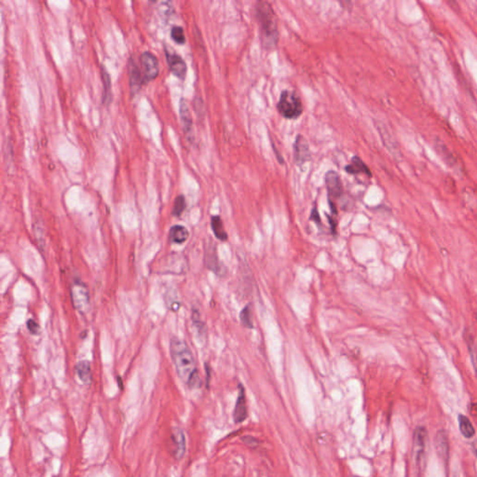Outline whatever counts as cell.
I'll use <instances>...</instances> for the list:
<instances>
[{
    "label": "cell",
    "instance_id": "6da1fadb",
    "mask_svg": "<svg viewBox=\"0 0 477 477\" xmlns=\"http://www.w3.org/2000/svg\"><path fill=\"white\" fill-rule=\"evenodd\" d=\"M171 357L178 377L190 389L198 388L201 382L192 352L186 342L177 337L171 340Z\"/></svg>",
    "mask_w": 477,
    "mask_h": 477
},
{
    "label": "cell",
    "instance_id": "7a4b0ae2",
    "mask_svg": "<svg viewBox=\"0 0 477 477\" xmlns=\"http://www.w3.org/2000/svg\"><path fill=\"white\" fill-rule=\"evenodd\" d=\"M256 18L260 26L261 41L263 46L271 50L278 43L279 31L271 6L267 2H258L255 6Z\"/></svg>",
    "mask_w": 477,
    "mask_h": 477
},
{
    "label": "cell",
    "instance_id": "3957f363",
    "mask_svg": "<svg viewBox=\"0 0 477 477\" xmlns=\"http://www.w3.org/2000/svg\"><path fill=\"white\" fill-rule=\"evenodd\" d=\"M277 109L284 118L296 119L301 116L303 106L298 93L295 91L285 90L281 93Z\"/></svg>",
    "mask_w": 477,
    "mask_h": 477
},
{
    "label": "cell",
    "instance_id": "277c9868",
    "mask_svg": "<svg viewBox=\"0 0 477 477\" xmlns=\"http://www.w3.org/2000/svg\"><path fill=\"white\" fill-rule=\"evenodd\" d=\"M428 433L424 427L416 429L413 438V457L418 471H422L426 461Z\"/></svg>",
    "mask_w": 477,
    "mask_h": 477
},
{
    "label": "cell",
    "instance_id": "5b68a950",
    "mask_svg": "<svg viewBox=\"0 0 477 477\" xmlns=\"http://www.w3.org/2000/svg\"><path fill=\"white\" fill-rule=\"evenodd\" d=\"M71 298L76 310L86 313L90 309V293L86 285L80 281H75L71 286Z\"/></svg>",
    "mask_w": 477,
    "mask_h": 477
},
{
    "label": "cell",
    "instance_id": "8992f818",
    "mask_svg": "<svg viewBox=\"0 0 477 477\" xmlns=\"http://www.w3.org/2000/svg\"><path fill=\"white\" fill-rule=\"evenodd\" d=\"M144 82L155 80L159 75V61L152 52L145 51L140 57Z\"/></svg>",
    "mask_w": 477,
    "mask_h": 477
},
{
    "label": "cell",
    "instance_id": "52a82bcc",
    "mask_svg": "<svg viewBox=\"0 0 477 477\" xmlns=\"http://www.w3.org/2000/svg\"><path fill=\"white\" fill-rule=\"evenodd\" d=\"M171 450L176 459H182L186 453V437L182 429L174 427L171 431Z\"/></svg>",
    "mask_w": 477,
    "mask_h": 477
},
{
    "label": "cell",
    "instance_id": "ba28073f",
    "mask_svg": "<svg viewBox=\"0 0 477 477\" xmlns=\"http://www.w3.org/2000/svg\"><path fill=\"white\" fill-rule=\"evenodd\" d=\"M325 185L328 191L329 205H335L334 200L340 198L343 193L339 175L335 171H329L325 174Z\"/></svg>",
    "mask_w": 477,
    "mask_h": 477
},
{
    "label": "cell",
    "instance_id": "9c48e42d",
    "mask_svg": "<svg viewBox=\"0 0 477 477\" xmlns=\"http://www.w3.org/2000/svg\"><path fill=\"white\" fill-rule=\"evenodd\" d=\"M165 54L172 73L181 80H184L186 75V64L185 61L181 58V56L176 54L173 50L171 51L168 50L167 48L165 49Z\"/></svg>",
    "mask_w": 477,
    "mask_h": 477
},
{
    "label": "cell",
    "instance_id": "30bf717a",
    "mask_svg": "<svg viewBox=\"0 0 477 477\" xmlns=\"http://www.w3.org/2000/svg\"><path fill=\"white\" fill-rule=\"evenodd\" d=\"M295 161L298 165H302L310 160V151L309 145L302 135H298L294 145Z\"/></svg>",
    "mask_w": 477,
    "mask_h": 477
},
{
    "label": "cell",
    "instance_id": "8fae6325",
    "mask_svg": "<svg viewBox=\"0 0 477 477\" xmlns=\"http://www.w3.org/2000/svg\"><path fill=\"white\" fill-rule=\"evenodd\" d=\"M128 73H129V81H130V93L133 95L140 91L144 82L142 71L137 66V62L133 61V59H130L128 63Z\"/></svg>",
    "mask_w": 477,
    "mask_h": 477
},
{
    "label": "cell",
    "instance_id": "7c38bea8",
    "mask_svg": "<svg viewBox=\"0 0 477 477\" xmlns=\"http://www.w3.org/2000/svg\"><path fill=\"white\" fill-rule=\"evenodd\" d=\"M434 146H435V149H436L437 153L441 156V158L444 160V161L449 167L453 169L454 171H456L457 173L462 171V168H461V165L459 164V161L455 158V156L453 155L452 152L446 148V146L444 143L440 141V140H438V141H435Z\"/></svg>",
    "mask_w": 477,
    "mask_h": 477
},
{
    "label": "cell",
    "instance_id": "4fadbf2b",
    "mask_svg": "<svg viewBox=\"0 0 477 477\" xmlns=\"http://www.w3.org/2000/svg\"><path fill=\"white\" fill-rule=\"evenodd\" d=\"M233 417H234V422L236 423L244 422L245 419L247 418V404H246L245 390L242 385H240V388H239V395L237 398Z\"/></svg>",
    "mask_w": 477,
    "mask_h": 477
},
{
    "label": "cell",
    "instance_id": "5bb4252c",
    "mask_svg": "<svg viewBox=\"0 0 477 477\" xmlns=\"http://www.w3.org/2000/svg\"><path fill=\"white\" fill-rule=\"evenodd\" d=\"M435 448L440 459L446 463L449 457V445L447 440V434L446 431H438L435 436Z\"/></svg>",
    "mask_w": 477,
    "mask_h": 477
},
{
    "label": "cell",
    "instance_id": "9a60e30c",
    "mask_svg": "<svg viewBox=\"0 0 477 477\" xmlns=\"http://www.w3.org/2000/svg\"><path fill=\"white\" fill-rule=\"evenodd\" d=\"M205 259H206V266L209 269H211L212 271H214L219 276H222L223 274H225V267L222 266L221 262L218 259L217 250L214 245L206 250Z\"/></svg>",
    "mask_w": 477,
    "mask_h": 477
},
{
    "label": "cell",
    "instance_id": "2e32d148",
    "mask_svg": "<svg viewBox=\"0 0 477 477\" xmlns=\"http://www.w3.org/2000/svg\"><path fill=\"white\" fill-rule=\"evenodd\" d=\"M179 113L180 118L182 119V123L184 126V130L187 138H189L192 135L193 122L190 112L185 99H181L180 101Z\"/></svg>",
    "mask_w": 477,
    "mask_h": 477
},
{
    "label": "cell",
    "instance_id": "e0dca14e",
    "mask_svg": "<svg viewBox=\"0 0 477 477\" xmlns=\"http://www.w3.org/2000/svg\"><path fill=\"white\" fill-rule=\"evenodd\" d=\"M75 370L83 384L89 385L92 383L93 375H92V367H91L90 362L88 361L79 362L75 366Z\"/></svg>",
    "mask_w": 477,
    "mask_h": 477
},
{
    "label": "cell",
    "instance_id": "ac0fdd59",
    "mask_svg": "<svg viewBox=\"0 0 477 477\" xmlns=\"http://www.w3.org/2000/svg\"><path fill=\"white\" fill-rule=\"evenodd\" d=\"M345 171L350 174H365L368 176H371L369 168L367 167L366 163L357 156L353 158L352 162L345 167Z\"/></svg>",
    "mask_w": 477,
    "mask_h": 477
},
{
    "label": "cell",
    "instance_id": "d6986e66",
    "mask_svg": "<svg viewBox=\"0 0 477 477\" xmlns=\"http://www.w3.org/2000/svg\"><path fill=\"white\" fill-rule=\"evenodd\" d=\"M188 238V230L184 226L176 225L171 228L169 232V240L174 244H182Z\"/></svg>",
    "mask_w": 477,
    "mask_h": 477
},
{
    "label": "cell",
    "instance_id": "ffe728a7",
    "mask_svg": "<svg viewBox=\"0 0 477 477\" xmlns=\"http://www.w3.org/2000/svg\"><path fill=\"white\" fill-rule=\"evenodd\" d=\"M211 227L214 234L219 241L226 242L228 240V233L226 232V230L224 229L223 222H222L221 217L219 216L212 217Z\"/></svg>",
    "mask_w": 477,
    "mask_h": 477
},
{
    "label": "cell",
    "instance_id": "44dd1931",
    "mask_svg": "<svg viewBox=\"0 0 477 477\" xmlns=\"http://www.w3.org/2000/svg\"><path fill=\"white\" fill-rule=\"evenodd\" d=\"M102 80L104 86V94H103V104L108 106L111 102V80L110 76L107 73L106 69L102 66Z\"/></svg>",
    "mask_w": 477,
    "mask_h": 477
},
{
    "label": "cell",
    "instance_id": "7402d4cb",
    "mask_svg": "<svg viewBox=\"0 0 477 477\" xmlns=\"http://www.w3.org/2000/svg\"><path fill=\"white\" fill-rule=\"evenodd\" d=\"M459 428L460 434L464 436L465 438H471L475 434V430L472 426L470 420L464 415L459 416Z\"/></svg>",
    "mask_w": 477,
    "mask_h": 477
},
{
    "label": "cell",
    "instance_id": "603a6c76",
    "mask_svg": "<svg viewBox=\"0 0 477 477\" xmlns=\"http://www.w3.org/2000/svg\"><path fill=\"white\" fill-rule=\"evenodd\" d=\"M186 209V198L183 195H180L174 200L172 215L174 217H180Z\"/></svg>",
    "mask_w": 477,
    "mask_h": 477
},
{
    "label": "cell",
    "instance_id": "cb8c5ba5",
    "mask_svg": "<svg viewBox=\"0 0 477 477\" xmlns=\"http://www.w3.org/2000/svg\"><path fill=\"white\" fill-rule=\"evenodd\" d=\"M240 319H241V322H242V325H243L244 327L249 329L254 327L250 306H246V307L241 311Z\"/></svg>",
    "mask_w": 477,
    "mask_h": 477
},
{
    "label": "cell",
    "instance_id": "d4e9b609",
    "mask_svg": "<svg viewBox=\"0 0 477 477\" xmlns=\"http://www.w3.org/2000/svg\"><path fill=\"white\" fill-rule=\"evenodd\" d=\"M467 343H468V349H469V353H470V356H471V365L473 366L474 368V372H475V375H476L477 378V346L476 344L473 342L472 338L471 336L467 339Z\"/></svg>",
    "mask_w": 477,
    "mask_h": 477
},
{
    "label": "cell",
    "instance_id": "484cf974",
    "mask_svg": "<svg viewBox=\"0 0 477 477\" xmlns=\"http://www.w3.org/2000/svg\"><path fill=\"white\" fill-rule=\"evenodd\" d=\"M171 37L176 43L185 44V42H186V37H185V34H184V30L180 26H174L172 28Z\"/></svg>",
    "mask_w": 477,
    "mask_h": 477
},
{
    "label": "cell",
    "instance_id": "4316f807",
    "mask_svg": "<svg viewBox=\"0 0 477 477\" xmlns=\"http://www.w3.org/2000/svg\"><path fill=\"white\" fill-rule=\"evenodd\" d=\"M192 320L194 326L197 329V331H198L199 335H201V336L205 335V334H206V329H205V323L200 321L199 314H198V312L197 310H193Z\"/></svg>",
    "mask_w": 477,
    "mask_h": 477
},
{
    "label": "cell",
    "instance_id": "83f0119b",
    "mask_svg": "<svg viewBox=\"0 0 477 477\" xmlns=\"http://www.w3.org/2000/svg\"><path fill=\"white\" fill-rule=\"evenodd\" d=\"M27 329L29 330V332L33 334V335H37L39 334V331H40V328H39V325L37 324V322L33 320V319H30L27 321Z\"/></svg>",
    "mask_w": 477,
    "mask_h": 477
},
{
    "label": "cell",
    "instance_id": "f1b7e54d",
    "mask_svg": "<svg viewBox=\"0 0 477 477\" xmlns=\"http://www.w3.org/2000/svg\"><path fill=\"white\" fill-rule=\"evenodd\" d=\"M310 219H311V220H314L317 223L320 224V222H321V218L319 217V213H318L317 208H313V210L311 212Z\"/></svg>",
    "mask_w": 477,
    "mask_h": 477
},
{
    "label": "cell",
    "instance_id": "f546056e",
    "mask_svg": "<svg viewBox=\"0 0 477 477\" xmlns=\"http://www.w3.org/2000/svg\"><path fill=\"white\" fill-rule=\"evenodd\" d=\"M354 477H357V476H354Z\"/></svg>",
    "mask_w": 477,
    "mask_h": 477
},
{
    "label": "cell",
    "instance_id": "4dcf8cb0",
    "mask_svg": "<svg viewBox=\"0 0 477 477\" xmlns=\"http://www.w3.org/2000/svg\"><path fill=\"white\" fill-rule=\"evenodd\" d=\"M477 453V452H476Z\"/></svg>",
    "mask_w": 477,
    "mask_h": 477
}]
</instances>
